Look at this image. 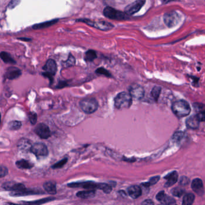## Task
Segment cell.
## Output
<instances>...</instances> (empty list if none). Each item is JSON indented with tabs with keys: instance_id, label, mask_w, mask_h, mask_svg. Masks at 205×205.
Wrapping results in <instances>:
<instances>
[{
	"instance_id": "obj_1",
	"label": "cell",
	"mask_w": 205,
	"mask_h": 205,
	"mask_svg": "<svg viewBox=\"0 0 205 205\" xmlns=\"http://www.w3.org/2000/svg\"><path fill=\"white\" fill-rule=\"evenodd\" d=\"M171 109L173 113L179 117H185L190 114L191 112L190 105L184 100H179L173 102Z\"/></svg>"
},
{
	"instance_id": "obj_2",
	"label": "cell",
	"mask_w": 205,
	"mask_h": 205,
	"mask_svg": "<svg viewBox=\"0 0 205 205\" xmlns=\"http://www.w3.org/2000/svg\"><path fill=\"white\" fill-rule=\"evenodd\" d=\"M114 103L115 107L118 109L129 108L132 104V97L129 93L122 91L116 96Z\"/></svg>"
},
{
	"instance_id": "obj_3",
	"label": "cell",
	"mask_w": 205,
	"mask_h": 205,
	"mask_svg": "<svg viewBox=\"0 0 205 205\" xmlns=\"http://www.w3.org/2000/svg\"><path fill=\"white\" fill-rule=\"evenodd\" d=\"M80 106L86 114H92L97 110L99 104L96 99L89 98L82 100L80 102Z\"/></svg>"
},
{
	"instance_id": "obj_4",
	"label": "cell",
	"mask_w": 205,
	"mask_h": 205,
	"mask_svg": "<svg viewBox=\"0 0 205 205\" xmlns=\"http://www.w3.org/2000/svg\"><path fill=\"white\" fill-rule=\"evenodd\" d=\"M103 14L107 18L114 20H126L129 19V15L125 13L117 10L111 7L107 6L103 10Z\"/></svg>"
},
{
	"instance_id": "obj_5",
	"label": "cell",
	"mask_w": 205,
	"mask_h": 205,
	"mask_svg": "<svg viewBox=\"0 0 205 205\" xmlns=\"http://www.w3.org/2000/svg\"><path fill=\"white\" fill-rule=\"evenodd\" d=\"M2 188L6 191H11L16 193H22L27 190L24 184L14 181H9L4 183Z\"/></svg>"
},
{
	"instance_id": "obj_6",
	"label": "cell",
	"mask_w": 205,
	"mask_h": 205,
	"mask_svg": "<svg viewBox=\"0 0 205 205\" xmlns=\"http://www.w3.org/2000/svg\"><path fill=\"white\" fill-rule=\"evenodd\" d=\"M180 16L175 11L167 12L164 15V23L169 28L176 26L180 22Z\"/></svg>"
},
{
	"instance_id": "obj_7",
	"label": "cell",
	"mask_w": 205,
	"mask_h": 205,
	"mask_svg": "<svg viewBox=\"0 0 205 205\" xmlns=\"http://www.w3.org/2000/svg\"><path fill=\"white\" fill-rule=\"evenodd\" d=\"M77 21L82 22L88 25L95 27L103 31H107L112 29L114 28V25L109 22L106 21H99V22H93L89 19H79Z\"/></svg>"
},
{
	"instance_id": "obj_8",
	"label": "cell",
	"mask_w": 205,
	"mask_h": 205,
	"mask_svg": "<svg viewBox=\"0 0 205 205\" xmlns=\"http://www.w3.org/2000/svg\"><path fill=\"white\" fill-rule=\"evenodd\" d=\"M43 69L44 71V75L49 78L52 77L57 71V65L55 61L52 59L48 60L43 66Z\"/></svg>"
},
{
	"instance_id": "obj_9",
	"label": "cell",
	"mask_w": 205,
	"mask_h": 205,
	"mask_svg": "<svg viewBox=\"0 0 205 205\" xmlns=\"http://www.w3.org/2000/svg\"><path fill=\"white\" fill-rule=\"evenodd\" d=\"M31 152L37 157H44L48 155V149L41 143H37L33 145Z\"/></svg>"
},
{
	"instance_id": "obj_10",
	"label": "cell",
	"mask_w": 205,
	"mask_h": 205,
	"mask_svg": "<svg viewBox=\"0 0 205 205\" xmlns=\"http://www.w3.org/2000/svg\"><path fill=\"white\" fill-rule=\"evenodd\" d=\"M35 133L42 139H48L51 133L49 128L44 123H39L34 129Z\"/></svg>"
},
{
	"instance_id": "obj_11",
	"label": "cell",
	"mask_w": 205,
	"mask_h": 205,
	"mask_svg": "<svg viewBox=\"0 0 205 205\" xmlns=\"http://www.w3.org/2000/svg\"><path fill=\"white\" fill-rule=\"evenodd\" d=\"M68 186L71 188H83L88 190H95L96 189H97L98 183L92 181L79 182L69 183Z\"/></svg>"
},
{
	"instance_id": "obj_12",
	"label": "cell",
	"mask_w": 205,
	"mask_h": 205,
	"mask_svg": "<svg viewBox=\"0 0 205 205\" xmlns=\"http://www.w3.org/2000/svg\"><path fill=\"white\" fill-rule=\"evenodd\" d=\"M129 93L132 98L137 99H141L144 96L145 90L140 85L138 84H133L130 87Z\"/></svg>"
},
{
	"instance_id": "obj_13",
	"label": "cell",
	"mask_w": 205,
	"mask_h": 205,
	"mask_svg": "<svg viewBox=\"0 0 205 205\" xmlns=\"http://www.w3.org/2000/svg\"><path fill=\"white\" fill-rule=\"evenodd\" d=\"M145 3V1H137L129 4L125 9V13L127 15H133L138 12Z\"/></svg>"
},
{
	"instance_id": "obj_14",
	"label": "cell",
	"mask_w": 205,
	"mask_h": 205,
	"mask_svg": "<svg viewBox=\"0 0 205 205\" xmlns=\"http://www.w3.org/2000/svg\"><path fill=\"white\" fill-rule=\"evenodd\" d=\"M33 145L29 140L27 138H21L19 140L18 143V148L22 152H31Z\"/></svg>"
},
{
	"instance_id": "obj_15",
	"label": "cell",
	"mask_w": 205,
	"mask_h": 205,
	"mask_svg": "<svg viewBox=\"0 0 205 205\" xmlns=\"http://www.w3.org/2000/svg\"><path fill=\"white\" fill-rule=\"evenodd\" d=\"M191 188L199 196H203L204 194V186L201 179L196 178L193 179L191 183Z\"/></svg>"
},
{
	"instance_id": "obj_16",
	"label": "cell",
	"mask_w": 205,
	"mask_h": 205,
	"mask_svg": "<svg viewBox=\"0 0 205 205\" xmlns=\"http://www.w3.org/2000/svg\"><path fill=\"white\" fill-rule=\"evenodd\" d=\"M22 74L21 70L16 67H10L7 69L5 77L9 80H12L19 78Z\"/></svg>"
},
{
	"instance_id": "obj_17",
	"label": "cell",
	"mask_w": 205,
	"mask_h": 205,
	"mask_svg": "<svg viewBox=\"0 0 205 205\" xmlns=\"http://www.w3.org/2000/svg\"><path fill=\"white\" fill-rule=\"evenodd\" d=\"M178 174L176 171L171 172L169 174L164 177V179L167 180V182L165 183L166 187H170L174 185L178 181Z\"/></svg>"
},
{
	"instance_id": "obj_18",
	"label": "cell",
	"mask_w": 205,
	"mask_h": 205,
	"mask_svg": "<svg viewBox=\"0 0 205 205\" xmlns=\"http://www.w3.org/2000/svg\"><path fill=\"white\" fill-rule=\"evenodd\" d=\"M127 192L129 195L133 199H137L139 198L141 194V188L139 186L137 185H133L130 186Z\"/></svg>"
},
{
	"instance_id": "obj_19",
	"label": "cell",
	"mask_w": 205,
	"mask_h": 205,
	"mask_svg": "<svg viewBox=\"0 0 205 205\" xmlns=\"http://www.w3.org/2000/svg\"><path fill=\"white\" fill-rule=\"evenodd\" d=\"M44 190L50 194L54 195L56 193V186L54 181H48L43 184Z\"/></svg>"
},
{
	"instance_id": "obj_20",
	"label": "cell",
	"mask_w": 205,
	"mask_h": 205,
	"mask_svg": "<svg viewBox=\"0 0 205 205\" xmlns=\"http://www.w3.org/2000/svg\"><path fill=\"white\" fill-rule=\"evenodd\" d=\"M200 121L196 116H193L188 118L186 121V126L191 129H197L199 127Z\"/></svg>"
},
{
	"instance_id": "obj_21",
	"label": "cell",
	"mask_w": 205,
	"mask_h": 205,
	"mask_svg": "<svg viewBox=\"0 0 205 205\" xmlns=\"http://www.w3.org/2000/svg\"><path fill=\"white\" fill-rule=\"evenodd\" d=\"M58 22V19H53V20H51V21L44 22H42V23L37 24H35L33 26V28L34 29H43V28H48V27H49L55 24Z\"/></svg>"
},
{
	"instance_id": "obj_22",
	"label": "cell",
	"mask_w": 205,
	"mask_h": 205,
	"mask_svg": "<svg viewBox=\"0 0 205 205\" xmlns=\"http://www.w3.org/2000/svg\"><path fill=\"white\" fill-rule=\"evenodd\" d=\"M55 199L54 197H48L42 199H40L38 200L33 201H23L22 203L25 205H41L43 203H48L54 200Z\"/></svg>"
},
{
	"instance_id": "obj_23",
	"label": "cell",
	"mask_w": 205,
	"mask_h": 205,
	"mask_svg": "<svg viewBox=\"0 0 205 205\" xmlns=\"http://www.w3.org/2000/svg\"><path fill=\"white\" fill-rule=\"evenodd\" d=\"M16 165L20 169H30L34 167V164L25 160H21L16 162Z\"/></svg>"
},
{
	"instance_id": "obj_24",
	"label": "cell",
	"mask_w": 205,
	"mask_h": 205,
	"mask_svg": "<svg viewBox=\"0 0 205 205\" xmlns=\"http://www.w3.org/2000/svg\"><path fill=\"white\" fill-rule=\"evenodd\" d=\"M96 191L95 190H87L84 191H79L76 194L77 197L81 199H90L95 196Z\"/></svg>"
},
{
	"instance_id": "obj_25",
	"label": "cell",
	"mask_w": 205,
	"mask_h": 205,
	"mask_svg": "<svg viewBox=\"0 0 205 205\" xmlns=\"http://www.w3.org/2000/svg\"><path fill=\"white\" fill-rule=\"evenodd\" d=\"M0 58L6 63H16V61L11 57V56L6 52H1L0 53Z\"/></svg>"
},
{
	"instance_id": "obj_26",
	"label": "cell",
	"mask_w": 205,
	"mask_h": 205,
	"mask_svg": "<svg viewBox=\"0 0 205 205\" xmlns=\"http://www.w3.org/2000/svg\"><path fill=\"white\" fill-rule=\"evenodd\" d=\"M195 199V196L193 194L188 193L184 196L182 200V205H192Z\"/></svg>"
},
{
	"instance_id": "obj_27",
	"label": "cell",
	"mask_w": 205,
	"mask_h": 205,
	"mask_svg": "<svg viewBox=\"0 0 205 205\" xmlns=\"http://www.w3.org/2000/svg\"><path fill=\"white\" fill-rule=\"evenodd\" d=\"M22 127V123L19 121L13 120L9 123V128L10 130L16 131Z\"/></svg>"
},
{
	"instance_id": "obj_28",
	"label": "cell",
	"mask_w": 205,
	"mask_h": 205,
	"mask_svg": "<svg viewBox=\"0 0 205 205\" xmlns=\"http://www.w3.org/2000/svg\"><path fill=\"white\" fill-rule=\"evenodd\" d=\"M97 189L101 190L106 194L110 193L112 190V186L107 183H98Z\"/></svg>"
},
{
	"instance_id": "obj_29",
	"label": "cell",
	"mask_w": 205,
	"mask_h": 205,
	"mask_svg": "<svg viewBox=\"0 0 205 205\" xmlns=\"http://www.w3.org/2000/svg\"><path fill=\"white\" fill-rule=\"evenodd\" d=\"M97 55L95 51L89 50L85 54V60L88 61H92L97 58Z\"/></svg>"
},
{
	"instance_id": "obj_30",
	"label": "cell",
	"mask_w": 205,
	"mask_h": 205,
	"mask_svg": "<svg viewBox=\"0 0 205 205\" xmlns=\"http://www.w3.org/2000/svg\"><path fill=\"white\" fill-rule=\"evenodd\" d=\"M161 88L159 86H155L152 88L151 91V94L155 101H157L158 99H159L161 93Z\"/></svg>"
},
{
	"instance_id": "obj_31",
	"label": "cell",
	"mask_w": 205,
	"mask_h": 205,
	"mask_svg": "<svg viewBox=\"0 0 205 205\" xmlns=\"http://www.w3.org/2000/svg\"><path fill=\"white\" fill-rule=\"evenodd\" d=\"M171 193L173 196H175V197H180L185 194V190H184V189H182L181 188H179V187L175 188L172 190Z\"/></svg>"
},
{
	"instance_id": "obj_32",
	"label": "cell",
	"mask_w": 205,
	"mask_h": 205,
	"mask_svg": "<svg viewBox=\"0 0 205 205\" xmlns=\"http://www.w3.org/2000/svg\"><path fill=\"white\" fill-rule=\"evenodd\" d=\"M160 178L159 176H154V177L151 178L148 182H145V183H143L141 185H144V186H149L153 185L156 183L158 182H159V181L160 180Z\"/></svg>"
},
{
	"instance_id": "obj_33",
	"label": "cell",
	"mask_w": 205,
	"mask_h": 205,
	"mask_svg": "<svg viewBox=\"0 0 205 205\" xmlns=\"http://www.w3.org/2000/svg\"><path fill=\"white\" fill-rule=\"evenodd\" d=\"M75 62H76L75 58L70 54L69 56V58L65 62V66H66V67L72 66L75 64Z\"/></svg>"
},
{
	"instance_id": "obj_34",
	"label": "cell",
	"mask_w": 205,
	"mask_h": 205,
	"mask_svg": "<svg viewBox=\"0 0 205 205\" xmlns=\"http://www.w3.org/2000/svg\"><path fill=\"white\" fill-rule=\"evenodd\" d=\"M96 72L97 73L104 75V76H106L107 77H111L112 76L111 73H110L107 70H106L104 68H100L97 69Z\"/></svg>"
},
{
	"instance_id": "obj_35",
	"label": "cell",
	"mask_w": 205,
	"mask_h": 205,
	"mask_svg": "<svg viewBox=\"0 0 205 205\" xmlns=\"http://www.w3.org/2000/svg\"><path fill=\"white\" fill-rule=\"evenodd\" d=\"M67 158L63 159V160L58 161V163H56L54 165H53L52 168H61L67 163Z\"/></svg>"
},
{
	"instance_id": "obj_36",
	"label": "cell",
	"mask_w": 205,
	"mask_h": 205,
	"mask_svg": "<svg viewBox=\"0 0 205 205\" xmlns=\"http://www.w3.org/2000/svg\"><path fill=\"white\" fill-rule=\"evenodd\" d=\"M29 120L32 124H35L37 121V115L36 113H30L29 114Z\"/></svg>"
},
{
	"instance_id": "obj_37",
	"label": "cell",
	"mask_w": 205,
	"mask_h": 205,
	"mask_svg": "<svg viewBox=\"0 0 205 205\" xmlns=\"http://www.w3.org/2000/svg\"><path fill=\"white\" fill-rule=\"evenodd\" d=\"M8 168L5 166H0V178H3L7 175Z\"/></svg>"
},
{
	"instance_id": "obj_38",
	"label": "cell",
	"mask_w": 205,
	"mask_h": 205,
	"mask_svg": "<svg viewBox=\"0 0 205 205\" xmlns=\"http://www.w3.org/2000/svg\"><path fill=\"white\" fill-rule=\"evenodd\" d=\"M166 195L165 194V193L163 191H161L160 192H159V193H158L156 194V199L157 200H159L160 201H163V200L165 199Z\"/></svg>"
},
{
	"instance_id": "obj_39",
	"label": "cell",
	"mask_w": 205,
	"mask_h": 205,
	"mask_svg": "<svg viewBox=\"0 0 205 205\" xmlns=\"http://www.w3.org/2000/svg\"><path fill=\"white\" fill-rule=\"evenodd\" d=\"M183 135H184L183 132H178L175 133V134H174V135H173V139L175 141H179L181 139H182V138L183 137Z\"/></svg>"
},
{
	"instance_id": "obj_40",
	"label": "cell",
	"mask_w": 205,
	"mask_h": 205,
	"mask_svg": "<svg viewBox=\"0 0 205 205\" xmlns=\"http://www.w3.org/2000/svg\"><path fill=\"white\" fill-rule=\"evenodd\" d=\"M190 183V180L185 176H182L181 178L179 181V184L182 185H186Z\"/></svg>"
},
{
	"instance_id": "obj_41",
	"label": "cell",
	"mask_w": 205,
	"mask_h": 205,
	"mask_svg": "<svg viewBox=\"0 0 205 205\" xmlns=\"http://www.w3.org/2000/svg\"><path fill=\"white\" fill-rule=\"evenodd\" d=\"M196 116L200 122H205V111L200 112Z\"/></svg>"
},
{
	"instance_id": "obj_42",
	"label": "cell",
	"mask_w": 205,
	"mask_h": 205,
	"mask_svg": "<svg viewBox=\"0 0 205 205\" xmlns=\"http://www.w3.org/2000/svg\"><path fill=\"white\" fill-rule=\"evenodd\" d=\"M20 3V1H11L10 2V3L8 5V8L11 9L14 8L19 3Z\"/></svg>"
},
{
	"instance_id": "obj_43",
	"label": "cell",
	"mask_w": 205,
	"mask_h": 205,
	"mask_svg": "<svg viewBox=\"0 0 205 205\" xmlns=\"http://www.w3.org/2000/svg\"><path fill=\"white\" fill-rule=\"evenodd\" d=\"M141 205H154V203L152 200L150 199H148L144 201L142 203H141Z\"/></svg>"
},
{
	"instance_id": "obj_44",
	"label": "cell",
	"mask_w": 205,
	"mask_h": 205,
	"mask_svg": "<svg viewBox=\"0 0 205 205\" xmlns=\"http://www.w3.org/2000/svg\"><path fill=\"white\" fill-rule=\"evenodd\" d=\"M18 39L21 40L22 41H26V42H28V41H31V39H30V38H26V37H20V38H18Z\"/></svg>"
},
{
	"instance_id": "obj_45",
	"label": "cell",
	"mask_w": 205,
	"mask_h": 205,
	"mask_svg": "<svg viewBox=\"0 0 205 205\" xmlns=\"http://www.w3.org/2000/svg\"><path fill=\"white\" fill-rule=\"evenodd\" d=\"M8 204L9 205H25V204H13V203H9Z\"/></svg>"
},
{
	"instance_id": "obj_46",
	"label": "cell",
	"mask_w": 205,
	"mask_h": 205,
	"mask_svg": "<svg viewBox=\"0 0 205 205\" xmlns=\"http://www.w3.org/2000/svg\"><path fill=\"white\" fill-rule=\"evenodd\" d=\"M1 113H0V123H1Z\"/></svg>"
},
{
	"instance_id": "obj_47",
	"label": "cell",
	"mask_w": 205,
	"mask_h": 205,
	"mask_svg": "<svg viewBox=\"0 0 205 205\" xmlns=\"http://www.w3.org/2000/svg\"><path fill=\"white\" fill-rule=\"evenodd\" d=\"M160 205H169V204H164V203H161V204H160Z\"/></svg>"
}]
</instances>
